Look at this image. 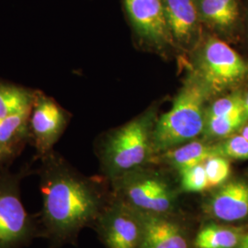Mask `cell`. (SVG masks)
Wrapping results in <instances>:
<instances>
[{"label":"cell","mask_w":248,"mask_h":248,"mask_svg":"<svg viewBox=\"0 0 248 248\" xmlns=\"http://www.w3.org/2000/svg\"><path fill=\"white\" fill-rule=\"evenodd\" d=\"M215 142L218 155L229 160H248V140L241 134H233Z\"/></svg>","instance_id":"obj_21"},{"label":"cell","mask_w":248,"mask_h":248,"mask_svg":"<svg viewBox=\"0 0 248 248\" xmlns=\"http://www.w3.org/2000/svg\"><path fill=\"white\" fill-rule=\"evenodd\" d=\"M208 180V191L223 185L230 179L232 169L230 160L222 155H213L203 162Z\"/></svg>","instance_id":"obj_20"},{"label":"cell","mask_w":248,"mask_h":248,"mask_svg":"<svg viewBox=\"0 0 248 248\" xmlns=\"http://www.w3.org/2000/svg\"><path fill=\"white\" fill-rule=\"evenodd\" d=\"M128 16L138 34L156 45L171 42L162 0H124Z\"/></svg>","instance_id":"obj_11"},{"label":"cell","mask_w":248,"mask_h":248,"mask_svg":"<svg viewBox=\"0 0 248 248\" xmlns=\"http://www.w3.org/2000/svg\"><path fill=\"white\" fill-rule=\"evenodd\" d=\"M244 104H245L246 111L248 114V91L247 92V94L244 96Z\"/></svg>","instance_id":"obj_25"},{"label":"cell","mask_w":248,"mask_h":248,"mask_svg":"<svg viewBox=\"0 0 248 248\" xmlns=\"http://www.w3.org/2000/svg\"><path fill=\"white\" fill-rule=\"evenodd\" d=\"M237 248H248V229L246 232V233H245V235H244V237H243V239L241 241V243H240V245Z\"/></svg>","instance_id":"obj_23"},{"label":"cell","mask_w":248,"mask_h":248,"mask_svg":"<svg viewBox=\"0 0 248 248\" xmlns=\"http://www.w3.org/2000/svg\"><path fill=\"white\" fill-rule=\"evenodd\" d=\"M31 108L19 110L0 122V152L8 165L30 142Z\"/></svg>","instance_id":"obj_13"},{"label":"cell","mask_w":248,"mask_h":248,"mask_svg":"<svg viewBox=\"0 0 248 248\" xmlns=\"http://www.w3.org/2000/svg\"><path fill=\"white\" fill-rule=\"evenodd\" d=\"M108 182L113 196L135 210L162 214L183 213L178 184L159 171L143 166Z\"/></svg>","instance_id":"obj_4"},{"label":"cell","mask_w":248,"mask_h":248,"mask_svg":"<svg viewBox=\"0 0 248 248\" xmlns=\"http://www.w3.org/2000/svg\"><path fill=\"white\" fill-rule=\"evenodd\" d=\"M177 174L178 187L182 194H203L208 191V180L203 163L181 170Z\"/></svg>","instance_id":"obj_19"},{"label":"cell","mask_w":248,"mask_h":248,"mask_svg":"<svg viewBox=\"0 0 248 248\" xmlns=\"http://www.w3.org/2000/svg\"><path fill=\"white\" fill-rule=\"evenodd\" d=\"M248 114L246 110L230 115L206 118L203 139L208 142H218L240 131L248 123Z\"/></svg>","instance_id":"obj_18"},{"label":"cell","mask_w":248,"mask_h":248,"mask_svg":"<svg viewBox=\"0 0 248 248\" xmlns=\"http://www.w3.org/2000/svg\"><path fill=\"white\" fill-rule=\"evenodd\" d=\"M197 71V78L209 94H213L245 79L248 75V63L227 44L212 37L199 54Z\"/></svg>","instance_id":"obj_6"},{"label":"cell","mask_w":248,"mask_h":248,"mask_svg":"<svg viewBox=\"0 0 248 248\" xmlns=\"http://www.w3.org/2000/svg\"><path fill=\"white\" fill-rule=\"evenodd\" d=\"M199 18L219 31H228L239 16L236 0H195Z\"/></svg>","instance_id":"obj_16"},{"label":"cell","mask_w":248,"mask_h":248,"mask_svg":"<svg viewBox=\"0 0 248 248\" xmlns=\"http://www.w3.org/2000/svg\"><path fill=\"white\" fill-rule=\"evenodd\" d=\"M142 222V248H194L196 229L183 213H145L138 211Z\"/></svg>","instance_id":"obj_9"},{"label":"cell","mask_w":248,"mask_h":248,"mask_svg":"<svg viewBox=\"0 0 248 248\" xmlns=\"http://www.w3.org/2000/svg\"><path fill=\"white\" fill-rule=\"evenodd\" d=\"M30 171L0 170V248H21L42 236L40 222L27 213L20 183Z\"/></svg>","instance_id":"obj_5"},{"label":"cell","mask_w":248,"mask_h":248,"mask_svg":"<svg viewBox=\"0 0 248 248\" xmlns=\"http://www.w3.org/2000/svg\"><path fill=\"white\" fill-rule=\"evenodd\" d=\"M248 228L202 220L194 235V248H237Z\"/></svg>","instance_id":"obj_15"},{"label":"cell","mask_w":248,"mask_h":248,"mask_svg":"<svg viewBox=\"0 0 248 248\" xmlns=\"http://www.w3.org/2000/svg\"><path fill=\"white\" fill-rule=\"evenodd\" d=\"M36 89L0 80V122L32 106Z\"/></svg>","instance_id":"obj_17"},{"label":"cell","mask_w":248,"mask_h":248,"mask_svg":"<svg viewBox=\"0 0 248 248\" xmlns=\"http://www.w3.org/2000/svg\"><path fill=\"white\" fill-rule=\"evenodd\" d=\"M209 95L196 76L186 81L172 108L161 116L154 126L152 134L154 156L196 140L198 136L203 134L206 124L204 103Z\"/></svg>","instance_id":"obj_2"},{"label":"cell","mask_w":248,"mask_h":248,"mask_svg":"<svg viewBox=\"0 0 248 248\" xmlns=\"http://www.w3.org/2000/svg\"><path fill=\"white\" fill-rule=\"evenodd\" d=\"M162 3L171 36L180 43L189 42L200 19L195 0H162Z\"/></svg>","instance_id":"obj_14"},{"label":"cell","mask_w":248,"mask_h":248,"mask_svg":"<svg viewBox=\"0 0 248 248\" xmlns=\"http://www.w3.org/2000/svg\"><path fill=\"white\" fill-rule=\"evenodd\" d=\"M93 229L106 248H142L143 229L137 210L113 196Z\"/></svg>","instance_id":"obj_7"},{"label":"cell","mask_w":248,"mask_h":248,"mask_svg":"<svg viewBox=\"0 0 248 248\" xmlns=\"http://www.w3.org/2000/svg\"><path fill=\"white\" fill-rule=\"evenodd\" d=\"M240 134L243 135L246 139L248 140V123L243 126V128L240 130Z\"/></svg>","instance_id":"obj_24"},{"label":"cell","mask_w":248,"mask_h":248,"mask_svg":"<svg viewBox=\"0 0 248 248\" xmlns=\"http://www.w3.org/2000/svg\"><path fill=\"white\" fill-rule=\"evenodd\" d=\"M69 113L53 97L36 89L30 115V142L40 158L53 150L69 123Z\"/></svg>","instance_id":"obj_8"},{"label":"cell","mask_w":248,"mask_h":248,"mask_svg":"<svg viewBox=\"0 0 248 248\" xmlns=\"http://www.w3.org/2000/svg\"><path fill=\"white\" fill-rule=\"evenodd\" d=\"M242 110H246L244 96L239 93L231 94L214 101L207 111L206 118L230 115Z\"/></svg>","instance_id":"obj_22"},{"label":"cell","mask_w":248,"mask_h":248,"mask_svg":"<svg viewBox=\"0 0 248 248\" xmlns=\"http://www.w3.org/2000/svg\"><path fill=\"white\" fill-rule=\"evenodd\" d=\"M202 220L238 223L248 220V181L229 179L222 186L202 194L200 202Z\"/></svg>","instance_id":"obj_10"},{"label":"cell","mask_w":248,"mask_h":248,"mask_svg":"<svg viewBox=\"0 0 248 248\" xmlns=\"http://www.w3.org/2000/svg\"><path fill=\"white\" fill-rule=\"evenodd\" d=\"M216 155L215 142L196 139L155 155L151 163L165 165L178 173L181 170L202 164L205 160Z\"/></svg>","instance_id":"obj_12"},{"label":"cell","mask_w":248,"mask_h":248,"mask_svg":"<svg viewBox=\"0 0 248 248\" xmlns=\"http://www.w3.org/2000/svg\"><path fill=\"white\" fill-rule=\"evenodd\" d=\"M7 166V164L5 163V161L3 159V156L1 155V152H0V170H2L3 169H5Z\"/></svg>","instance_id":"obj_26"},{"label":"cell","mask_w":248,"mask_h":248,"mask_svg":"<svg viewBox=\"0 0 248 248\" xmlns=\"http://www.w3.org/2000/svg\"><path fill=\"white\" fill-rule=\"evenodd\" d=\"M39 159L42 236L50 248L75 245L82 231L93 228L109 202L110 186L108 180L81 175L54 150Z\"/></svg>","instance_id":"obj_1"},{"label":"cell","mask_w":248,"mask_h":248,"mask_svg":"<svg viewBox=\"0 0 248 248\" xmlns=\"http://www.w3.org/2000/svg\"><path fill=\"white\" fill-rule=\"evenodd\" d=\"M153 116L139 117L105 134L98 142V155L108 181L150 164L153 158Z\"/></svg>","instance_id":"obj_3"}]
</instances>
